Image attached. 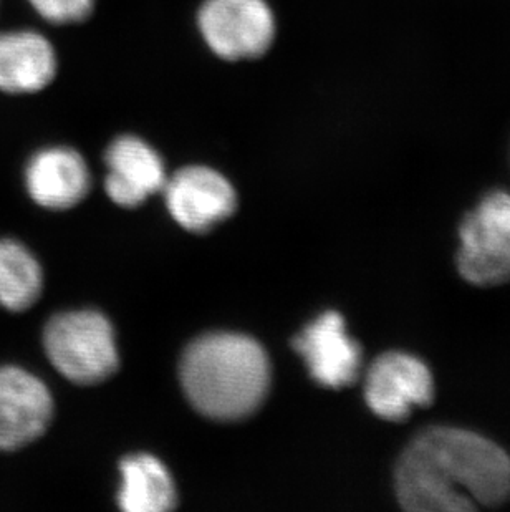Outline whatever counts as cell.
Listing matches in <instances>:
<instances>
[{
	"instance_id": "cell-1",
	"label": "cell",
	"mask_w": 510,
	"mask_h": 512,
	"mask_svg": "<svg viewBox=\"0 0 510 512\" xmlns=\"http://www.w3.org/2000/svg\"><path fill=\"white\" fill-rule=\"evenodd\" d=\"M395 491L411 512L497 508L510 499V456L472 431L433 426L401 453Z\"/></svg>"
},
{
	"instance_id": "cell-2",
	"label": "cell",
	"mask_w": 510,
	"mask_h": 512,
	"mask_svg": "<svg viewBox=\"0 0 510 512\" xmlns=\"http://www.w3.org/2000/svg\"><path fill=\"white\" fill-rule=\"evenodd\" d=\"M179 373L191 405L211 420H244L269 392V357L246 335L199 337L186 348Z\"/></svg>"
},
{
	"instance_id": "cell-3",
	"label": "cell",
	"mask_w": 510,
	"mask_h": 512,
	"mask_svg": "<svg viewBox=\"0 0 510 512\" xmlns=\"http://www.w3.org/2000/svg\"><path fill=\"white\" fill-rule=\"evenodd\" d=\"M44 347L53 367L78 385L105 382L120 365L113 327L93 310L53 315L45 325Z\"/></svg>"
},
{
	"instance_id": "cell-4",
	"label": "cell",
	"mask_w": 510,
	"mask_h": 512,
	"mask_svg": "<svg viewBox=\"0 0 510 512\" xmlns=\"http://www.w3.org/2000/svg\"><path fill=\"white\" fill-rule=\"evenodd\" d=\"M458 271L479 287L510 282V193L492 191L459 226Z\"/></svg>"
},
{
	"instance_id": "cell-5",
	"label": "cell",
	"mask_w": 510,
	"mask_h": 512,
	"mask_svg": "<svg viewBox=\"0 0 510 512\" xmlns=\"http://www.w3.org/2000/svg\"><path fill=\"white\" fill-rule=\"evenodd\" d=\"M196 24L207 49L224 62L262 58L277 39V19L267 0H204Z\"/></svg>"
},
{
	"instance_id": "cell-6",
	"label": "cell",
	"mask_w": 510,
	"mask_h": 512,
	"mask_svg": "<svg viewBox=\"0 0 510 512\" xmlns=\"http://www.w3.org/2000/svg\"><path fill=\"white\" fill-rule=\"evenodd\" d=\"M366 405L386 421H405L414 408L434 400V378L421 358L386 352L371 363L365 377Z\"/></svg>"
},
{
	"instance_id": "cell-7",
	"label": "cell",
	"mask_w": 510,
	"mask_h": 512,
	"mask_svg": "<svg viewBox=\"0 0 510 512\" xmlns=\"http://www.w3.org/2000/svg\"><path fill=\"white\" fill-rule=\"evenodd\" d=\"M52 418V395L39 377L14 365L0 367V450H20L39 440Z\"/></svg>"
},
{
	"instance_id": "cell-8",
	"label": "cell",
	"mask_w": 510,
	"mask_h": 512,
	"mask_svg": "<svg viewBox=\"0 0 510 512\" xmlns=\"http://www.w3.org/2000/svg\"><path fill=\"white\" fill-rule=\"evenodd\" d=\"M169 213L184 229L206 232L237 208L236 189L207 166H186L164 184Z\"/></svg>"
},
{
	"instance_id": "cell-9",
	"label": "cell",
	"mask_w": 510,
	"mask_h": 512,
	"mask_svg": "<svg viewBox=\"0 0 510 512\" xmlns=\"http://www.w3.org/2000/svg\"><path fill=\"white\" fill-rule=\"evenodd\" d=\"M294 348L322 387L345 388L357 382L363 352L338 312L330 310L308 324L295 337Z\"/></svg>"
},
{
	"instance_id": "cell-10",
	"label": "cell",
	"mask_w": 510,
	"mask_h": 512,
	"mask_svg": "<svg viewBox=\"0 0 510 512\" xmlns=\"http://www.w3.org/2000/svg\"><path fill=\"white\" fill-rule=\"evenodd\" d=\"M106 194L123 208H136L151 194L163 191L168 181L164 161L140 136L121 135L105 153Z\"/></svg>"
},
{
	"instance_id": "cell-11",
	"label": "cell",
	"mask_w": 510,
	"mask_h": 512,
	"mask_svg": "<svg viewBox=\"0 0 510 512\" xmlns=\"http://www.w3.org/2000/svg\"><path fill=\"white\" fill-rule=\"evenodd\" d=\"M57 75V49L49 37L35 29L0 30L2 95H37L47 90Z\"/></svg>"
},
{
	"instance_id": "cell-12",
	"label": "cell",
	"mask_w": 510,
	"mask_h": 512,
	"mask_svg": "<svg viewBox=\"0 0 510 512\" xmlns=\"http://www.w3.org/2000/svg\"><path fill=\"white\" fill-rule=\"evenodd\" d=\"M27 193L42 208L62 211L82 203L90 191L87 161L70 146H45L30 156L24 170Z\"/></svg>"
},
{
	"instance_id": "cell-13",
	"label": "cell",
	"mask_w": 510,
	"mask_h": 512,
	"mask_svg": "<svg viewBox=\"0 0 510 512\" xmlns=\"http://www.w3.org/2000/svg\"><path fill=\"white\" fill-rule=\"evenodd\" d=\"M120 508L126 512H164L176 506V488L168 469L150 455L121 461Z\"/></svg>"
},
{
	"instance_id": "cell-14",
	"label": "cell",
	"mask_w": 510,
	"mask_h": 512,
	"mask_svg": "<svg viewBox=\"0 0 510 512\" xmlns=\"http://www.w3.org/2000/svg\"><path fill=\"white\" fill-rule=\"evenodd\" d=\"M42 289L44 272L37 257L14 239H0V309L24 312Z\"/></svg>"
},
{
	"instance_id": "cell-15",
	"label": "cell",
	"mask_w": 510,
	"mask_h": 512,
	"mask_svg": "<svg viewBox=\"0 0 510 512\" xmlns=\"http://www.w3.org/2000/svg\"><path fill=\"white\" fill-rule=\"evenodd\" d=\"M35 14L47 24H85L97 7V0H27Z\"/></svg>"
},
{
	"instance_id": "cell-16",
	"label": "cell",
	"mask_w": 510,
	"mask_h": 512,
	"mask_svg": "<svg viewBox=\"0 0 510 512\" xmlns=\"http://www.w3.org/2000/svg\"><path fill=\"white\" fill-rule=\"evenodd\" d=\"M0 4H2V0H0Z\"/></svg>"
}]
</instances>
